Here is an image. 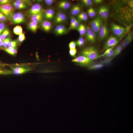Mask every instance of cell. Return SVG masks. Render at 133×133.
<instances>
[{
  "label": "cell",
  "instance_id": "cell-1",
  "mask_svg": "<svg viewBox=\"0 0 133 133\" xmlns=\"http://www.w3.org/2000/svg\"><path fill=\"white\" fill-rule=\"evenodd\" d=\"M81 53L82 55L92 60L100 57L98 51L93 47H88L83 48L81 50Z\"/></svg>",
  "mask_w": 133,
  "mask_h": 133
},
{
  "label": "cell",
  "instance_id": "cell-2",
  "mask_svg": "<svg viewBox=\"0 0 133 133\" xmlns=\"http://www.w3.org/2000/svg\"><path fill=\"white\" fill-rule=\"evenodd\" d=\"M0 12L4 15L7 18L10 19L14 14V9L12 5L9 3L0 5Z\"/></svg>",
  "mask_w": 133,
  "mask_h": 133
},
{
  "label": "cell",
  "instance_id": "cell-3",
  "mask_svg": "<svg viewBox=\"0 0 133 133\" xmlns=\"http://www.w3.org/2000/svg\"><path fill=\"white\" fill-rule=\"evenodd\" d=\"M111 27L113 33L120 39L122 37L127 30L126 28L113 22L111 23Z\"/></svg>",
  "mask_w": 133,
  "mask_h": 133
},
{
  "label": "cell",
  "instance_id": "cell-4",
  "mask_svg": "<svg viewBox=\"0 0 133 133\" xmlns=\"http://www.w3.org/2000/svg\"><path fill=\"white\" fill-rule=\"evenodd\" d=\"M93 60L82 55L76 57L73 59L72 61L81 66H87L91 65L93 62Z\"/></svg>",
  "mask_w": 133,
  "mask_h": 133
},
{
  "label": "cell",
  "instance_id": "cell-5",
  "mask_svg": "<svg viewBox=\"0 0 133 133\" xmlns=\"http://www.w3.org/2000/svg\"><path fill=\"white\" fill-rule=\"evenodd\" d=\"M118 42L117 37L113 35L110 36L105 42L104 46V50L107 49L116 45Z\"/></svg>",
  "mask_w": 133,
  "mask_h": 133
},
{
  "label": "cell",
  "instance_id": "cell-6",
  "mask_svg": "<svg viewBox=\"0 0 133 133\" xmlns=\"http://www.w3.org/2000/svg\"><path fill=\"white\" fill-rule=\"evenodd\" d=\"M86 29V31L85 34L87 40L92 43H95L96 41V38L95 33L89 26H87Z\"/></svg>",
  "mask_w": 133,
  "mask_h": 133
},
{
  "label": "cell",
  "instance_id": "cell-7",
  "mask_svg": "<svg viewBox=\"0 0 133 133\" xmlns=\"http://www.w3.org/2000/svg\"><path fill=\"white\" fill-rule=\"evenodd\" d=\"M12 19L13 22L15 24L20 23L25 21L24 15L20 12H17L14 14Z\"/></svg>",
  "mask_w": 133,
  "mask_h": 133
},
{
  "label": "cell",
  "instance_id": "cell-8",
  "mask_svg": "<svg viewBox=\"0 0 133 133\" xmlns=\"http://www.w3.org/2000/svg\"><path fill=\"white\" fill-rule=\"evenodd\" d=\"M99 32V36L100 40H102L106 38L109 33V30L106 25L102 24Z\"/></svg>",
  "mask_w": 133,
  "mask_h": 133
},
{
  "label": "cell",
  "instance_id": "cell-9",
  "mask_svg": "<svg viewBox=\"0 0 133 133\" xmlns=\"http://www.w3.org/2000/svg\"><path fill=\"white\" fill-rule=\"evenodd\" d=\"M42 12L41 6L40 4L36 3L34 4L28 11V13L31 16Z\"/></svg>",
  "mask_w": 133,
  "mask_h": 133
},
{
  "label": "cell",
  "instance_id": "cell-10",
  "mask_svg": "<svg viewBox=\"0 0 133 133\" xmlns=\"http://www.w3.org/2000/svg\"><path fill=\"white\" fill-rule=\"evenodd\" d=\"M13 72L15 74H20L31 70L30 68L27 67H18L12 68Z\"/></svg>",
  "mask_w": 133,
  "mask_h": 133
},
{
  "label": "cell",
  "instance_id": "cell-11",
  "mask_svg": "<svg viewBox=\"0 0 133 133\" xmlns=\"http://www.w3.org/2000/svg\"><path fill=\"white\" fill-rule=\"evenodd\" d=\"M133 37V32L129 33L122 41L120 45L123 48L126 47L132 41Z\"/></svg>",
  "mask_w": 133,
  "mask_h": 133
},
{
  "label": "cell",
  "instance_id": "cell-12",
  "mask_svg": "<svg viewBox=\"0 0 133 133\" xmlns=\"http://www.w3.org/2000/svg\"><path fill=\"white\" fill-rule=\"evenodd\" d=\"M66 19V16L64 13L60 12L57 14L55 18V22L57 24H59L63 22Z\"/></svg>",
  "mask_w": 133,
  "mask_h": 133
},
{
  "label": "cell",
  "instance_id": "cell-13",
  "mask_svg": "<svg viewBox=\"0 0 133 133\" xmlns=\"http://www.w3.org/2000/svg\"><path fill=\"white\" fill-rule=\"evenodd\" d=\"M13 6L16 9H23L27 7L25 1L21 0H16L14 1L13 3Z\"/></svg>",
  "mask_w": 133,
  "mask_h": 133
},
{
  "label": "cell",
  "instance_id": "cell-14",
  "mask_svg": "<svg viewBox=\"0 0 133 133\" xmlns=\"http://www.w3.org/2000/svg\"><path fill=\"white\" fill-rule=\"evenodd\" d=\"M67 31L66 27L63 25L57 26L55 28V33L57 35H61L65 33Z\"/></svg>",
  "mask_w": 133,
  "mask_h": 133
},
{
  "label": "cell",
  "instance_id": "cell-15",
  "mask_svg": "<svg viewBox=\"0 0 133 133\" xmlns=\"http://www.w3.org/2000/svg\"><path fill=\"white\" fill-rule=\"evenodd\" d=\"M54 10L52 9H48L45 12L44 17L47 20H51L52 19L54 15Z\"/></svg>",
  "mask_w": 133,
  "mask_h": 133
},
{
  "label": "cell",
  "instance_id": "cell-16",
  "mask_svg": "<svg viewBox=\"0 0 133 133\" xmlns=\"http://www.w3.org/2000/svg\"><path fill=\"white\" fill-rule=\"evenodd\" d=\"M42 29L46 32L49 31L52 28V25L50 21L46 20L43 22L41 24Z\"/></svg>",
  "mask_w": 133,
  "mask_h": 133
},
{
  "label": "cell",
  "instance_id": "cell-17",
  "mask_svg": "<svg viewBox=\"0 0 133 133\" xmlns=\"http://www.w3.org/2000/svg\"><path fill=\"white\" fill-rule=\"evenodd\" d=\"M58 7L64 10H66L69 8L71 4L68 1L65 0L60 1L58 3Z\"/></svg>",
  "mask_w": 133,
  "mask_h": 133
},
{
  "label": "cell",
  "instance_id": "cell-18",
  "mask_svg": "<svg viewBox=\"0 0 133 133\" xmlns=\"http://www.w3.org/2000/svg\"><path fill=\"white\" fill-rule=\"evenodd\" d=\"M81 8L78 5H73L71 7L70 10V13L72 16H75L78 14L80 11Z\"/></svg>",
  "mask_w": 133,
  "mask_h": 133
},
{
  "label": "cell",
  "instance_id": "cell-19",
  "mask_svg": "<svg viewBox=\"0 0 133 133\" xmlns=\"http://www.w3.org/2000/svg\"><path fill=\"white\" fill-rule=\"evenodd\" d=\"M43 17L42 13L41 12L32 16L31 18L32 21H35L38 23L42 21V20Z\"/></svg>",
  "mask_w": 133,
  "mask_h": 133
},
{
  "label": "cell",
  "instance_id": "cell-20",
  "mask_svg": "<svg viewBox=\"0 0 133 133\" xmlns=\"http://www.w3.org/2000/svg\"><path fill=\"white\" fill-rule=\"evenodd\" d=\"M28 27L29 29L33 32H35L38 28V23L35 21H32L29 23Z\"/></svg>",
  "mask_w": 133,
  "mask_h": 133
},
{
  "label": "cell",
  "instance_id": "cell-21",
  "mask_svg": "<svg viewBox=\"0 0 133 133\" xmlns=\"http://www.w3.org/2000/svg\"><path fill=\"white\" fill-rule=\"evenodd\" d=\"M77 29L81 35L83 36L85 33L86 27L83 24H80Z\"/></svg>",
  "mask_w": 133,
  "mask_h": 133
},
{
  "label": "cell",
  "instance_id": "cell-22",
  "mask_svg": "<svg viewBox=\"0 0 133 133\" xmlns=\"http://www.w3.org/2000/svg\"><path fill=\"white\" fill-rule=\"evenodd\" d=\"M77 18L78 20L85 21L88 19V16L85 12H83L77 15Z\"/></svg>",
  "mask_w": 133,
  "mask_h": 133
},
{
  "label": "cell",
  "instance_id": "cell-23",
  "mask_svg": "<svg viewBox=\"0 0 133 133\" xmlns=\"http://www.w3.org/2000/svg\"><path fill=\"white\" fill-rule=\"evenodd\" d=\"M101 20V18L99 17L95 18L90 22L91 28L95 26Z\"/></svg>",
  "mask_w": 133,
  "mask_h": 133
},
{
  "label": "cell",
  "instance_id": "cell-24",
  "mask_svg": "<svg viewBox=\"0 0 133 133\" xmlns=\"http://www.w3.org/2000/svg\"><path fill=\"white\" fill-rule=\"evenodd\" d=\"M87 13L89 17L91 18L94 17L96 15V13L95 10L92 7L89 8L87 10Z\"/></svg>",
  "mask_w": 133,
  "mask_h": 133
},
{
  "label": "cell",
  "instance_id": "cell-25",
  "mask_svg": "<svg viewBox=\"0 0 133 133\" xmlns=\"http://www.w3.org/2000/svg\"><path fill=\"white\" fill-rule=\"evenodd\" d=\"M10 33V31L8 29H4L0 35V38L2 40H4L9 34Z\"/></svg>",
  "mask_w": 133,
  "mask_h": 133
},
{
  "label": "cell",
  "instance_id": "cell-26",
  "mask_svg": "<svg viewBox=\"0 0 133 133\" xmlns=\"http://www.w3.org/2000/svg\"><path fill=\"white\" fill-rule=\"evenodd\" d=\"M103 19L106 20L107 19L109 14L108 8L105 6H103Z\"/></svg>",
  "mask_w": 133,
  "mask_h": 133
},
{
  "label": "cell",
  "instance_id": "cell-27",
  "mask_svg": "<svg viewBox=\"0 0 133 133\" xmlns=\"http://www.w3.org/2000/svg\"><path fill=\"white\" fill-rule=\"evenodd\" d=\"M13 31L15 34L19 35L22 33V29L21 26L17 25L14 28Z\"/></svg>",
  "mask_w": 133,
  "mask_h": 133
},
{
  "label": "cell",
  "instance_id": "cell-28",
  "mask_svg": "<svg viewBox=\"0 0 133 133\" xmlns=\"http://www.w3.org/2000/svg\"><path fill=\"white\" fill-rule=\"evenodd\" d=\"M102 25V21L101 20L97 25L91 29L95 33L98 32H99Z\"/></svg>",
  "mask_w": 133,
  "mask_h": 133
},
{
  "label": "cell",
  "instance_id": "cell-29",
  "mask_svg": "<svg viewBox=\"0 0 133 133\" xmlns=\"http://www.w3.org/2000/svg\"><path fill=\"white\" fill-rule=\"evenodd\" d=\"M6 52L12 55H15L17 52V50L15 48L8 47L4 49Z\"/></svg>",
  "mask_w": 133,
  "mask_h": 133
},
{
  "label": "cell",
  "instance_id": "cell-30",
  "mask_svg": "<svg viewBox=\"0 0 133 133\" xmlns=\"http://www.w3.org/2000/svg\"><path fill=\"white\" fill-rule=\"evenodd\" d=\"M123 48L120 45L117 46L114 50V56H116L121 52Z\"/></svg>",
  "mask_w": 133,
  "mask_h": 133
},
{
  "label": "cell",
  "instance_id": "cell-31",
  "mask_svg": "<svg viewBox=\"0 0 133 133\" xmlns=\"http://www.w3.org/2000/svg\"><path fill=\"white\" fill-rule=\"evenodd\" d=\"M18 42L17 40H15L10 41L9 43L8 47L15 48L18 45Z\"/></svg>",
  "mask_w": 133,
  "mask_h": 133
},
{
  "label": "cell",
  "instance_id": "cell-32",
  "mask_svg": "<svg viewBox=\"0 0 133 133\" xmlns=\"http://www.w3.org/2000/svg\"><path fill=\"white\" fill-rule=\"evenodd\" d=\"M11 39L9 37H8L3 40L2 46L3 47H6L8 45L9 43L11 41Z\"/></svg>",
  "mask_w": 133,
  "mask_h": 133
},
{
  "label": "cell",
  "instance_id": "cell-33",
  "mask_svg": "<svg viewBox=\"0 0 133 133\" xmlns=\"http://www.w3.org/2000/svg\"><path fill=\"white\" fill-rule=\"evenodd\" d=\"M82 2L86 6H91L92 5L93 2L91 0H82Z\"/></svg>",
  "mask_w": 133,
  "mask_h": 133
},
{
  "label": "cell",
  "instance_id": "cell-34",
  "mask_svg": "<svg viewBox=\"0 0 133 133\" xmlns=\"http://www.w3.org/2000/svg\"><path fill=\"white\" fill-rule=\"evenodd\" d=\"M99 15L100 18L101 19L103 18V6H100L98 10Z\"/></svg>",
  "mask_w": 133,
  "mask_h": 133
},
{
  "label": "cell",
  "instance_id": "cell-35",
  "mask_svg": "<svg viewBox=\"0 0 133 133\" xmlns=\"http://www.w3.org/2000/svg\"><path fill=\"white\" fill-rule=\"evenodd\" d=\"M76 20L75 18L73 17H71L70 18V23L69 28V29H72V27Z\"/></svg>",
  "mask_w": 133,
  "mask_h": 133
},
{
  "label": "cell",
  "instance_id": "cell-36",
  "mask_svg": "<svg viewBox=\"0 0 133 133\" xmlns=\"http://www.w3.org/2000/svg\"><path fill=\"white\" fill-rule=\"evenodd\" d=\"M25 39V36L24 33H22L19 35L18 40L19 42H22Z\"/></svg>",
  "mask_w": 133,
  "mask_h": 133
},
{
  "label": "cell",
  "instance_id": "cell-37",
  "mask_svg": "<svg viewBox=\"0 0 133 133\" xmlns=\"http://www.w3.org/2000/svg\"><path fill=\"white\" fill-rule=\"evenodd\" d=\"M76 42L74 41L70 42L69 44V46L70 49H76Z\"/></svg>",
  "mask_w": 133,
  "mask_h": 133
},
{
  "label": "cell",
  "instance_id": "cell-38",
  "mask_svg": "<svg viewBox=\"0 0 133 133\" xmlns=\"http://www.w3.org/2000/svg\"><path fill=\"white\" fill-rule=\"evenodd\" d=\"M77 53V50L75 49H70L69 51V53L70 55L72 57L75 56Z\"/></svg>",
  "mask_w": 133,
  "mask_h": 133
},
{
  "label": "cell",
  "instance_id": "cell-39",
  "mask_svg": "<svg viewBox=\"0 0 133 133\" xmlns=\"http://www.w3.org/2000/svg\"><path fill=\"white\" fill-rule=\"evenodd\" d=\"M113 48V47H112L107 49L104 53L100 55V57H103L106 54L111 52L113 50L112 49Z\"/></svg>",
  "mask_w": 133,
  "mask_h": 133
},
{
  "label": "cell",
  "instance_id": "cell-40",
  "mask_svg": "<svg viewBox=\"0 0 133 133\" xmlns=\"http://www.w3.org/2000/svg\"><path fill=\"white\" fill-rule=\"evenodd\" d=\"M5 24L3 22L0 23V35L5 29Z\"/></svg>",
  "mask_w": 133,
  "mask_h": 133
},
{
  "label": "cell",
  "instance_id": "cell-41",
  "mask_svg": "<svg viewBox=\"0 0 133 133\" xmlns=\"http://www.w3.org/2000/svg\"><path fill=\"white\" fill-rule=\"evenodd\" d=\"M80 23L79 20L77 19L72 27V29H77Z\"/></svg>",
  "mask_w": 133,
  "mask_h": 133
},
{
  "label": "cell",
  "instance_id": "cell-42",
  "mask_svg": "<svg viewBox=\"0 0 133 133\" xmlns=\"http://www.w3.org/2000/svg\"><path fill=\"white\" fill-rule=\"evenodd\" d=\"M6 19H7V18L5 16L0 12V21H5L6 20Z\"/></svg>",
  "mask_w": 133,
  "mask_h": 133
},
{
  "label": "cell",
  "instance_id": "cell-43",
  "mask_svg": "<svg viewBox=\"0 0 133 133\" xmlns=\"http://www.w3.org/2000/svg\"><path fill=\"white\" fill-rule=\"evenodd\" d=\"M54 1L53 0H45V2L46 4L48 6L50 5H52Z\"/></svg>",
  "mask_w": 133,
  "mask_h": 133
},
{
  "label": "cell",
  "instance_id": "cell-44",
  "mask_svg": "<svg viewBox=\"0 0 133 133\" xmlns=\"http://www.w3.org/2000/svg\"><path fill=\"white\" fill-rule=\"evenodd\" d=\"M11 1V0H0V5H1L9 3Z\"/></svg>",
  "mask_w": 133,
  "mask_h": 133
},
{
  "label": "cell",
  "instance_id": "cell-45",
  "mask_svg": "<svg viewBox=\"0 0 133 133\" xmlns=\"http://www.w3.org/2000/svg\"><path fill=\"white\" fill-rule=\"evenodd\" d=\"M103 65L102 64L96 65L90 67V69H97L98 68L101 67Z\"/></svg>",
  "mask_w": 133,
  "mask_h": 133
},
{
  "label": "cell",
  "instance_id": "cell-46",
  "mask_svg": "<svg viewBox=\"0 0 133 133\" xmlns=\"http://www.w3.org/2000/svg\"><path fill=\"white\" fill-rule=\"evenodd\" d=\"M113 56H114V52L113 50L110 53L105 55L103 57H109Z\"/></svg>",
  "mask_w": 133,
  "mask_h": 133
},
{
  "label": "cell",
  "instance_id": "cell-47",
  "mask_svg": "<svg viewBox=\"0 0 133 133\" xmlns=\"http://www.w3.org/2000/svg\"><path fill=\"white\" fill-rule=\"evenodd\" d=\"M11 72L9 71H4L0 69V74H8Z\"/></svg>",
  "mask_w": 133,
  "mask_h": 133
},
{
  "label": "cell",
  "instance_id": "cell-48",
  "mask_svg": "<svg viewBox=\"0 0 133 133\" xmlns=\"http://www.w3.org/2000/svg\"><path fill=\"white\" fill-rule=\"evenodd\" d=\"M102 1V0H93V2L95 4H97L101 3Z\"/></svg>",
  "mask_w": 133,
  "mask_h": 133
},
{
  "label": "cell",
  "instance_id": "cell-49",
  "mask_svg": "<svg viewBox=\"0 0 133 133\" xmlns=\"http://www.w3.org/2000/svg\"><path fill=\"white\" fill-rule=\"evenodd\" d=\"M76 42H82L84 43V40L83 38L80 37L79 38Z\"/></svg>",
  "mask_w": 133,
  "mask_h": 133
},
{
  "label": "cell",
  "instance_id": "cell-50",
  "mask_svg": "<svg viewBox=\"0 0 133 133\" xmlns=\"http://www.w3.org/2000/svg\"><path fill=\"white\" fill-rule=\"evenodd\" d=\"M3 44V40L0 38V47H1L2 46Z\"/></svg>",
  "mask_w": 133,
  "mask_h": 133
}]
</instances>
